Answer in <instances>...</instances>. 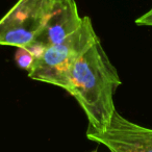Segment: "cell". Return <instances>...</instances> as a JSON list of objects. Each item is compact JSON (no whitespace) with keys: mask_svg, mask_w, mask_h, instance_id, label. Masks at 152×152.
I'll list each match as a JSON object with an SVG mask.
<instances>
[{"mask_svg":"<svg viewBox=\"0 0 152 152\" xmlns=\"http://www.w3.org/2000/svg\"><path fill=\"white\" fill-rule=\"evenodd\" d=\"M17 49L18 50L15 54V61L17 63L19 68L29 72L36 59H34V57L25 48H17Z\"/></svg>","mask_w":152,"mask_h":152,"instance_id":"obj_6","label":"cell"},{"mask_svg":"<svg viewBox=\"0 0 152 152\" xmlns=\"http://www.w3.org/2000/svg\"><path fill=\"white\" fill-rule=\"evenodd\" d=\"M98 40L99 37L94 30L91 18L86 16L78 30L63 42L48 47L44 54L34 61L28 77L68 92L74 63Z\"/></svg>","mask_w":152,"mask_h":152,"instance_id":"obj_2","label":"cell"},{"mask_svg":"<svg viewBox=\"0 0 152 152\" xmlns=\"http://www.w3.org/2000/svg\"><path fill=\"white\" fill-rule=\"evenodd\" d=\"M122 81L100 39L74 63L70 73L71 94L89 121L88 130L102 132L116 112L114 95Z\"/></svg>","mask_w":152,"mask_h":152,"instance_id":"obj_1","label":"cell"},{"mask_svg":"<svg viewBox=\"0 0 152 152\" xmlns=\"http://www.w3.org/2000/svg\"><path fill=\"white\" fill-rule=\"evenodd\" d=\"M24 48H25L26 50L34 57V59L40 58V57L44 54V52L47 49L44 45L41 44V43H39V42H34V43H31V44L28 45V46L24 47Z\"/></svg>","mask_w":152,"mask_h":152,"instance_id":"obj_7","label":"cell"},{"mask_svg":"<svg viewBox=\"0 0 152 152\" xmlns=\"http://www.w3.org/2000/svg\"><path fill=\"white\" fill-rule=\"evenodd\" d=\"M87 137L104 145L110 152H152V128L127 120L117 110L105 130H88Z\"/></svg>","mask_w":152,"mask_h":152,"instance_id":"obj_4","label":"cell"},{"mask_svg":"<svg viewBox=\"0 0 152 152\" xmlns=\"http://www.w3.org/2000/svg\"><path fill=\"white\" fill-rule=\"evenodd\" d=\"M83 21L75 0H51L44 27L34 42L46 48L58 44L78 30Z\"/></svg>","mask_w":152,"mask_h":152,"instance_id":"obj_5","label":"cell"},{"mask_svg":"<svg viewBox=\"0 0 152 152\" xmlns=\"http://www.w3.org/2000/svg\"><path fill=\"white\" fill-rule=\"evenodd\" d=\"M51 0H18L0 19V45L24 48L44 27Z\"/></svg>","mask_w":152,"mask_h":152,"instance_id":"obj_3","label":"cell"},{"mask_svg":"<svg viewBox=\"0 0 152 152\" xmlns=\"http://www.w3.org/2000/svg\"><path fill=\"white\" fill-rule=\"evenodd\" d=\"M93 152H97V151H93Z\"/></svg>","mask_w":152,"mask_h":152,"instance_id":"obj_9","label":"cell"},{"mask_svg":"<svg viewBox=\"0 0 152 152\" xmlns=\"http://www.w3.org/2000/svg\"><path fill=\"white\" fill-rule=\"evenodd\" d=\"M137 26H152V9L135 20Z\"/></svg>","mask_w":152,"mask_h":152,"instance_id":"obj_8","label":"cell"}]
</instances>
